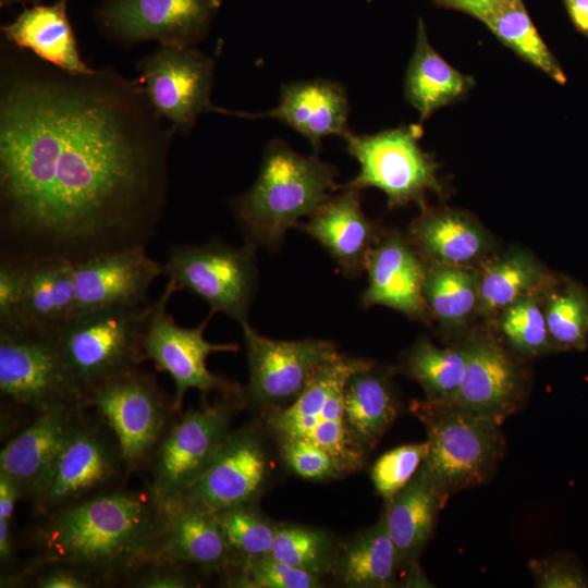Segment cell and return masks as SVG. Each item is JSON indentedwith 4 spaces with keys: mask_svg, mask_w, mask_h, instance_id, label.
Here are the masks:
<instances>
[{
    "mask_svg": "<svg viewBox=\"0 0 588 588\" xmlns=\"http://www.w3.org/2000/svg\"><path fill=\"white\" fill-rule=\"evenodd\" d=\"M474 83L470 76L457 71L432 48L425 24L419 20L416 46L405 77V96L420 120L460 99Z\"/></svg>",
    "mask_w": 588,
    "mask_h": 588,
    "instance_id": "f546056e",
    "label": "cell"
},
{
    "mask_svg": "<svg viewBox=\"0 0 588 588\" xmlns=\"http://www.w3.org/2000/svg\"><path fill=\"white\" fill-rule=\"evenodd\" d=\"M16 3H22V4L30 3L32 5H35V4L41 3V0H0L1 8H7L9 5H13Z\"/></svg>",
    "mask_w": 588,
    "mask_h": 588,
    "instance_id": "681fc988",
    "label": "cell"
},
{
    "mask_svg": "<svg viewBox=\"0 0 588 588\" xmlns=\"http://www.w3.org/2000/svg\"><path fill=\"white\" fill-rule=\"evenodd\" d=\"M255 250L236 248L219 240L201 245H175L162 262L163 274L177 291L187 290L210 307L238 321H247L258 281Z\"/></svg>",
    "mask_w": 588,
    "mask_h": 588,
    "instance_id": "7c38bea8",
    "label": "cell"
},
{
    "mask_svg": "<svg viewBox=\"0 0 588 588\" xmlns=\"http://www.w3.org/2000/svg\"><path fill=\"white\" fill-rule=\"evenodd\" d=\"M348 99L344 88L329 79L283 85L279 105L267 112H241V118L277 119L306 137L318 150L327 136H343L347 128Z\"/></svg>",
    "mask_w": 588,
    "mask_h": 588,
    "instance_id": "603a6c76",
    "label": "cell"
},
{
    "mask_svg": "<svg viewBox=\"0 0 588 588\" xmlns=\"http://www.w3.org/2000/svg\"><path fill=\"white\" fill-rule=\"evenodd\" d=\"M0 393L37 414L49 406L81 402L53 335L0 328Z\"/></svg>",
    "mask_w": 588,
    "mask_h": 588,
    "instance_id": "9a60e30c",
    "label": "cell"
},
{
    "mask_svg": "<svg viewBox=\"0 0 588 588\" xmlns=\"http://www.w3.org/2000/svg\"><path fill=\"white\" fill-rule=\"evenodd\" d=\"M466 348L467 363L457 391L437 406L503 422L519 401L516 365L499 344L487 338L469 341Z\"/></svg>",
    "mask_w": 588,
    "mask_h": 588,
    "instance_id": "d6986e66",
    "label": "cell"
},
{
    "mask_svg": "<svg viewBox=\"0 0 588 588\" xmlns=\"http://www.w3.org/2000/svg\"><path fill=\"white\" fill-rule=\"evenodd\" d=\"M69 0L35 4L11 22L1 25L3 39L36 58L72 74H88L90 68L81 57L76 36L68 16Z\"/></svg>",
    "mask_w": 588,
    "mask_h": 588,
    "instance_id": "d4e9b609",
    "label": "cell"
},
{
    "mask_svg": "<svg viewBox=\"0 0 588 588\" xmlns=\"http://www.w3.org/2000/svg\"><path fill=\"white\" fill-rule=\"evenodd\" d=\"M482 21L503 0H437Z\"/></svg>",
    "mask_w": 588,
    "mask_h": 588,
    "instance_id": "7dc6e473",
    "label": "cell"
},
{
    "mask_svg": "<svg viewBox=\"0 0 588 588\" xmlns=\"http://www.w3.org/2000/svg\"><path fill=\"white\" fill-rule=\"evenodd\" d=\"M215 515L232 552L233 567L270 554L275 524L256 509L253 502L223 509Z\"/></svg>",
    "mask_w": 588,
    "mask_h": 588,
    "instance_id": "8d00e7d4",
    "label": "cell"
},
{
    "mask_svg": "<svg viewBox=\"0 0 588 588\" xmlns=\"http://www.w3.org/2000/svg\"><path fill=\"white\" fill-rule=\"evenodd\" d=\"M245 404L244 392L221 394L213 403L201 400L199 407L179 414L147 469V486L161 503L176 500L206 471Z\"/></svg>",
    "mask_w": 588,
    "mask_h": 588,
    "instance_id": "9c48e42d",
    "label": "cell"
},
{
    "mask_svg": "<svg viewBox=\"0 0 588 588\" xmlns=\"http://www.w3.org/2000/svg\"><path fill=\"white\" fill-rule=\"evenodd\" d=\"M22 500L19 487L0 474V562L4 573L16 567L13 518L16 503Z\"/></svg>",
    "mask_w": 588,
    "mask_h": 588,
    "instance_id": "f6af8a7d",
    "label": "cell"
},
{
    "mask_svg": "<svg viewBox=\"0 0 588 588\" xmlns=\"http://www.w3.org/2000/svg\"><path fill=\"white\" fill-rule=\"evenodd\" d=\"M542 279V268L530 255L510 252L488 264L479 275L478 311L486 315L502 311L529 295Z\"/></svg>",
    "mask_w": 588,
    "mask_h": 588,
    "instance_id": "e575fe53",
    "label": "cell"
},
{
    "mask_svg": "<svg viewBox=\"0 0 588 588\" xmlns=\"http://www.w3.org/2000/svg\"><path fill=\"white\" fill-rule=\"evenodd\" d=\"M220 5V0H106L97 10V22L110 40L123 46L147 41L193 46Z\"/></svg>",
    "mask_w": 588,
    "mask_h": 588,
    "instance_id": "2e32d148",
    "label": "cell"
},
{
    "mask_svg": "<svg viewBox=\"0 0 588 588\" xmlns=\"http://www.w3.org/2000/svg\"><path fill=\"white\" fill-rule=\"evenodd\" d=\"M82 408L81 402L56 403L35 414L30 424L12 437L0 452V474L30 497L56 458Z\"/></svg>",
    "mask_w": 588,
    "mask_h": 588,
    "instance_id": "44dd1931",
    "label": "cell"
},
{
    "mask_svg": "<svg viewBox=\"0 0 588 588\" xmlns=\"http://www.w3.org/2000/svg\"><path fill=\"white\" fill-rule=\"evenodd\" d=\"M110 428L93 412L79 409L56 458L27 499L33 517L125 486L130 477Z\"/></svg>",
    "mask_w": 588,
    "mask_h": 588,
    "instance_id": "5b68a950",
    "label": "cell"
},
{
    "mask_svg": "<svg viewBox=\"0 0 588 588\" xmlns=\"http://www.w3.org/2000/svg\"><path fill=\"white\" fill-rule=\"evenodd\" d=\"M446 498L424 461L413 478L387 501L382 517L395 547L400 569L417 574V559Z\"/></svg>",
    "mask_w": 588,
    "mask_h": 588,
    "instance_id": "cb8c5ba5",
    "label": "cell"
},
{
    "mask_svg": "<svg viewBox=\"0 0 588 588\" xmlns=\"http://www.w3.org/2000/svg\"><path fill=\"white\" fill-rule=\"evenodd\" d=\"M422 297L444 327L462 326L479 303V275L469 267L427 264Z\"/></svg>",
    "mask_w": 588,
    "mask_h": 588,
    "instance_id": "1f68e13d",
    "label": "cell"
},
{
    "mask_svg": "<svg viewBox=\"0 0 588 588\" xmlns=\"http://www.w3.org/2000/svg\"><path fill=\"white\" fill-rule=\"evenodd\" d=\"M500 328L510 345L519 353L536 355L552 345L543 309L530 295L501 311Z\"/></svg>",
    "mask_w": 588,
    "mask_h": 588,
    "instance_id": "ab89813d",
    "label": "cell"
},
{
    "mask_svg": "<svg viewBox=\"0 0 588 588\" xmlns=\"http://www.w3.org/2000/svg\"><path fill=\"white\" fill-rule=\"evenodd\" d=\"M419 125L385 130L371 135L350 131L342 138L347 152L359 163L357 175L339 188L362 191L375 187L382 191L389 208L417 203L422 208L427 192L441 193L437 163L421 150Z\"/></svg>",
    "mask_w": 588,
    "mask_h": 588,
    "instance_id": "30bf717a",
    "label": "cell"
},
{
    "mask_svg": "<svg viewBox=\"0 0 588 588\" xmlns=\"http://www.w3.org/2000/svg\"><path fill=\"white\" fill-rule=\"evenodd\" d=\"M481 22L519 57L558 83L566 82L564 72L539 35L523 0H503Z\"/></svg>",
    "mask_w": 588,
    "mask_h": 588,
    "instance_id": "d6a6232c",
    "label": "cell"
},
{
    "mask_svg": "<svg viewBox=\"0 0 588 588\" xmlns=\"http://www.w3.org/2000/svg\"><path fill=\"white\" fill-rule=\"evenodd\" d=\"M135 588H187L194 586L187 568L181 565L151 561L125 584Z\"/></svg>",
    "mask_w": 588,
    "mask_h": 588,
    "instance_id": "bcb514c9",
    "label": "cell"
},
{
    "mask_svg": "<svg viewBox=\"0 0 588 588\" xmlns=\"http://www.w3.org/2000/svg\"><path fill=\"white\" fill-rule=\"evenodd\" d=\"M81 404L114 434L130 475L147 471L158 445L179 414L156 378L139 367L86 393Z\"/></svg>",
    "mask_w": 588,
    "mask_h": 588,
    "instance_id": "8992f818",
    "label": "cell"
},
{
    "mask_svg": "<svg viewBox=\"0 0 588 588\" xmlns=\"http://www.w3.org/2000/svg\"><path fill=\"white\" fill-rule=\"evenodd\" d=\"M268 456L258 432L245 426L230 432L206 471L176 500L167 504L216 513L253 502L268 475Z\"/></svg>",
    "mask_w": 588,
    "mask_h": 588,
    "instance_id": "e0dca14e",
    "label": "cell"
},
{
    "mask_svg": "<svg viewBox=\"0 0 588 588\" xmlns=\"http://www.w3.org/2000/svg\"><path fill=\"white\" fill-rule=\"evenodd\" d=\"M399 562L383 517L340 549L332 571L351 588L396 586Z\"/></svg>",
    "mask_w": 588,
    "mask_h": 588,
    "instance_id": "4dcf8cb0",
    "label": "cell"
},
{
    "mask_svg": "<svg viewBox=\"0 0 588 588\" xmlns=\"http://www.w3.org/2000/svg\"><path fill=\"white\" fill-rule=\"evenodd\" d=\"M365 270L368 284L360 299L364 307L382 305L413 319H427L422 297L427 264L411 241L397 232L380 234Z\"/></svg>",
    "mask_w": 588,
    "mask_h": 588,
    "instance_id": "ffe728a7",
    "label": "cell"
},
{
    "mask_svg": "<svg viewBox=\"0 0 588 588\" xmlns=\"http://www.w3.org/2000/svg\"><path fill=\"white\" fill-rule=\"evenodd\" d=\"M367 363L368 359L340 353L327 360L291 404L268 415V429L278 442L305 439L334 456L344 473L359 469L366 453L354 443L346 428L343 389L350 375Z\"/></svg>",
    "mask_w": 588,
    "mask_h": 588,
    "instance_id": "ba28073f",
    "label": "cell"
},
{
    "mask_svg": "<svg viewBox=\"0 0 588 588\" xmlns=\"http://www.w3.org/2000/svg\"><path fill=\"white\" fill-rule=\"evenodd\" d=\"M428 441L404 444L382 454L371 468L376 491L385 501L396 494L426 460Z\"/></svg>",
    "mask_w": 588,
    "mask_h": 588,
    "instance_id": "60d3db41",
    "label": "cell"
},
{
    "mask_svg": "<svg viewBox=\"0 0 588 588\" xmlns=\"http://www.w3.org/2000/svg\"><path fill=\"white\" fill-rule=\"evenodd\" d=\"M409 226V241L429 262L469 267L485 256L489 240L467 215L454 210H429Z\"/></svg>",
    "mask_w": 588,
    "mask_h": 588,
    "instance_id": "f1b7e54d",
    "label": "cell"
},
{
    "mask_svg": "<svg viewBox=\"0 0 588 588\" xmlns=\"http://www.w3.org/2000/svg\"><path fill=\"white\" fill-rule=\"evenodd\" d=\"M467 363L466 344L441 348L427 340L417 341L404 357L405 372L421 385L427 402L445 403L457 391Z\"/></svg>",
    "mask_w": 588,
    "mask_h": 588,
    "instance_id": "836d02e7",
    "label": "cell"
},
{
    "mask_svg": "<svg viewBox=\"0 0 588 588\" xmlns=\"http://www.w3.org/2000/svg\"><path fill=\"white\" fill-rule=\"evenodd\" d=\"M240 324L248 364L244 395L246 403L258 407L274 409L291 404L317 370L339 353L328 340H272L258 333L248 321Z\"/></svg>",
    "mask_w": 588,
    "mask_h": 588,
    "instance_id": "5bb4252c",
    "label": "cell"
},
{
    "mask_svg": "<svg viewBox=\"0 0 588 588\" xmlns=\"http://www.w3.org/2000/svg\"><path fill=\"white\" fill-rule=\"evenodd\" d=\"M174 130L138 78L0 42V256L73 264L157 233Z\"/></svg>",
    "mask_w": 588,
    "mask_h": 588,
    "instance_id": "6da1fadb",
    "label": "cell"
},
{
    "mask_svg": "<svg viewBox=\"0 0 588 588\" xmlns=\"http://www.w3.org/2000/svg\"><path fill=\"white\" fill-rule=\"evenodd\" d=\"M177 287L169 280L162 294L152 302L144 336L145 360H151L160 372H167L173 380V408L182 412L183 400L187 391L196 389L201 400H207L211 392L219 394L243 393L244 388L222 375L207 368V358L213 353L236 352L235 343H212L206 340L204 332L210 314L196 327L179 326L167 311L168 303Z\"/></svg>",
    "mask_w": 588,
    "mask_h": 588,
    "instance_id": "8fae6325",
    "label": "cell"
},
{
    "mask_svg": "<svg viewBox=\"0 0 588 588\" xmlns=\"http://www.w3.org/2000/svg\"><path fill=\"white\" fill-rule=\"evenodd\" d=\"M136 71L150 103L175 133L189 132L205 112L236 117L211 103L215 63L192 46L159 45L138 60Z\"/></svg>",
    "mask_w": 588,
    "mask_h": 588,
    "instance_id": "4fadbf2b",
    "label": "cell"
},
{
    "mask_svg": "<svg viewBox=\"0 0 588 588\" xmlns=\"http://www.w3.org/2000/svg\"><path fill=\"white\" fill-rule=\"evenodd\" d=\"M540 588H586L588 580L580 568L565 558L531 560L528 564Z\"/></svg>",
    "mask_w": 588,
    "mask_h": 588,
    "instance_id": "ee69618b",
    "label": "cell"
},
{
    "mask_svg": "<svg viewBox=\"0 0 588 588\" xmlns=\"http://www.w3.org/2000/svg\"><path fill=\"white\" fill-rule=\"evenodd\" d=\"M565 4L575 25L588 35V0H565Z\"/></svg>",
    "mask_w": 588,
    "mask_h": 588,
    "instance_id": "c3c4849f",
    "label": "cell"
},
{
    "mask_svg": "<svg viewBox=\"0 0 588 588\" xmlns=\"http://www.w3.org/2000/svg\"><path fill=\"white\" fill-rule=\"evenodd\" d=\"M552 344L566 350H585L588 343V292L569 282L552 292L543 308Z\"/></svg>",
    "mask_w": 588,
    "mask_h": 588,
    "instance_id": "74e56055",
    "label": "cell"
},
{
    "mask_svg": "<svg viewBox=\"0 0 588 588\" xmlns=\"http://www.w3.org/2000/svg\"><path fill=\"white\" fill-rule=\"evenodd\" d=\"M152 303L75 314L53 340L79 397L145 362L144 336Z\"/></svg>",
    "mask_w": 588,
    "mask_h": 588,
    "instance_id": "277c9868",
    "label": "cell"
},
{
    "mask_svg": "<svg viewBox=\"0 0 588 588\" xmlns=\"http://www.w3.org/2000/svg\"><path fill=\"white\" fill-rule=\"evenodd\" d=\"M24 296L11 327L53 335L75 315L73 262L56 256L30 258Z\"/></svg>",
    "mask_w": 588,
    "mask_h": 588,
    "instance_id": "484cf974",
    "label": "cell"
},
{
    "mask_svg": "<svg viewBox=\"0 0 588 588\" xmlns=\"http://www.w3.org/2000/svg\"><path fill=\"white\" fill-rule=\"evenodd\" d=\"M28 260L0 256V328L16 319L26 284Z\"/></svg>",
    "mask_w": 588,
    "mask_h": 588,
    "instance_id": "7bdbcfd3",
    "label": "cell"
},
{
    "mask_svg": "<svg viewBox=\"0 0 588 588\" xmlns=\"http://www.w3.org/2000/svg\"><path fill=\"white\" fill-rule=\"evenodd\" d=\"M340 549L326 531L295 524H275L270 555L319 576L332 571Z\"/></svg>",
    "mask_w": 588,
    "mask_h": 588,
    "instance_id": "d590c367",
    "label": "cell"
},
{
    "mask_svg": "<svg viewBox=\"0 0 588 588\" xmlns=\"http://www.w3.org/2000/svg\"><path fill=\"white\" fill-rule=\"evenodd\" d=\"M35 518L24 536L30 556L19 567H68L96 587L125 586L157 559L168 528L167 507L148 486H123Z\"/></svg>",
    "mask_w": 588,
    "mask_h": 588,
    "instance_id": "7a4b0ae2",
    "label": "cell"
},
{
    "mask_svg": "<svg viewBox=\"0 0 588 588\" xmlns=\"http://www.w3.org/2000/svg\"><path fill=\"white\" fill-rule=\"evenodd\" d=\"M343 411L352 440L365 453L376 446L395 420L399 406L390 379L371 360L347 378Z\"/></svg>",
    "mask_w": 588,
    "mask_h": 588,
    "instance_id": "83f0119b",
    "label": "cell"
},
{
    "mask_svg": "<svg viewBox=\"0 0 588 588\" xmlns=\"http://www.w3.org/2000/svg\"><path fill=\"white\" fill-rule=\"evenodd\" d=\"M226 587L236 588H317L321 576L265 555L245 561L229 571Z\"/></svg>",
    "mask_w": 588,
    "mask_h": 588,
    "instance_id": "f35d334b",
    "label": "cell"
},
{
    "mask_svg": "<svg viewBox=\"0 0 588 588\" xmlns=\"http://www.w3.org/2000/svg\"><path fill=\"white\" fill-rule=\"evenodd\" d=\"M412 411L427 431L425 463L448 497L490 478L504 455L502 422L427 401L415 402Z\"/></svg>",
    "mask_w": 588,
    "mask_h": 588,
    "instance_id": "52a82bcc",
    "label": "cell"
},
{
    "mask_svg": "<svg viewBox=\"0 0 588 588\" xmlns=\"http://www.w3.org/2000/svg\"><path fill=\"white\" fill-rule=\"evenodd\" d=\"M341 189L297 228L327 250L344 275L356 278L380 232L362 209L360 191Z\"/></svg>",
    "mask_w": 588,
    "mask_h": 588,
    "instance_id": "7402d4cb",
    "label": "cell"
},
{
    "mask_svg": "<svg viewBox=\"0 0 588 588\" xmlns=\"http://www.w3.org/2000/svg\"><path fill=\"white\" fill-rule=\"evenodd\" d=\"M279 444L287 466L302 478L323 480L345 474L334 456L308 440L294 438Z\"/></svg>",
    "mask_w": 588,
    "mask_h": 588,
    "instance_id": "b9f144b4",
    "label": "cell"
},
{
    "mask_svg": "<svg viewBox=\"0 0 588 588\" xmlns=\"http://www.w3.org/2000/svg\"><path fill=\"white\" fill-rule=\"evenodd\" d=\"M168 528L155 561L193 566L203 573L229 572L234 559L215 513L182 505H166Z\"/></svg>",
    "mask_w": 588,
    "mask_h": 588,
    "instance_id": "4316f807",
    "label": "cell"
},
{
    "mask_svg": "<svg viewBox=\"0 0 588 588\" xmlns=\"http://www.w3.org/2000/svg\"><path fill=\"white\" fill-rule=\"evenodd\" d=\"M336 174L316 154L302 156L282 140L270 142L255 183L230 200L245 245L278 250L289 229L332 197Z\"/></svg>",
    "mask_w": 588,
    "mask_h": 588,
    "instance_id": "3957f363",
    "label": "cell"
},
{
    "mask_svg": "<svg viewBox=\"0 0 588 588\" xmlns=\"http://www.w3.org/2000/svg\"><path fill=\"white\" fill-rule=\"evenodd\" d=\"M162 274V262L150 258L143 245L75 262V314L146 304L150 285Z\"/></svg>",
    "mask_w": 588,
    "mask_h": 588,
    "instance_id": "ac0fdd59",
    "label": "cell"
}]
</instances>
